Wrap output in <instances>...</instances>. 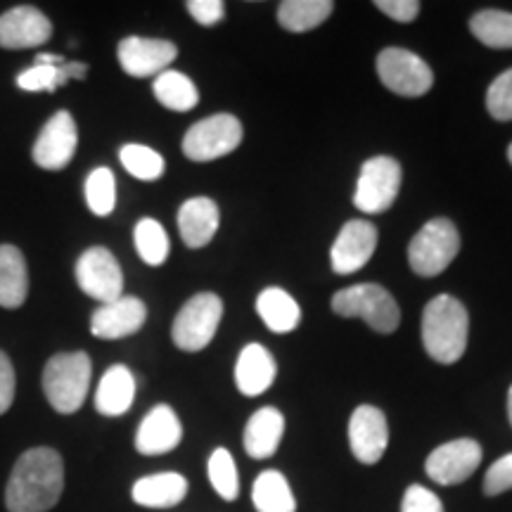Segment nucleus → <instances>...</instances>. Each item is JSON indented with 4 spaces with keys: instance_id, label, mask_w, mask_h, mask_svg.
<instances>
[{
    "instance_id": "obj_35",
    "label": "nucleus",
    "mask_w": 512,
    "mask_h": 512,
    "mask_svg": "<svg viewBox=\"0 0 512 512\" xmlns=\"http://www.w3.org/2000/svg\"><path fill=\"white\" fill-rule=\"evenodd\" d=\"M486 110L496 121H512V69L491 81L486 91Z\"/></svg>"
},
{
    "instance_id": "obj_22",
    "label": "nucleus",
    "mask_w": 512,
    "mask_h": 512,
    "mask_svg": "<svg viewBox=\"0 0 512 512\" xmlns=\"http://www.w3.org/2000/svg\"><path fill=\"white\" fill-rule=\"evenodd\" d=\"M136 399V377L126 366H112L102 375L95 389V411L105 418H119L128 413Z\"/></svg>"
},
{
    "instance_id": "obj_31",
    "label": "nucleus",
    "mask_w": 512,
    "mask_h": 512,
    "mask_svg": "<svg viewBox=\"0 0 512 512\" xmlns=\"http://www.w3.org/2000/svg\"><path fill=\"white\" fill-rule=\"evenodd\" d=\"M119 162L138 181H157L164 176V157L147 145L128 143L119 150Z\"/></svg>"
},
{
    "instance_id": "obj_3",
    "label": "nucleus",
    "mask_w": 512,
    "mask_h": 512,
    "mask_svg": "<svg viewBox=\"0 0 512 512\" xmlns=\"http://www.w3.org/2000/svg\"><path fill=\"white\" fill-rule=\"evenodd\" d=\"M93 363L86 351H69L50 358L43 368V392L53 411L72 415L79 411L91 389Z\"/></svg>"
},
{
    "instance_id": "obj_38",
    "label": "nucleus",
    "mask_w": 512,
    "mask_h": 512,
    "mask_svg": "<svg viewBox=\"0 0 512 512\" xmlns=\"http://www.w3.org/2000/svg\"><path fill=\"white\" fill-rule=\"evenodd\" d=\"M185 8H188L190 17L197 24H202V27H214V24H219L226 17V5L221 0H188Z\"/></svg>"
},
{
    "instance_id": "obj_43",
    "label": "nucleus",
    "mask_w": 512,
    "mask_h": 512,
    "mask_svg": "<svg viewBox=\"0 0 512 512\" xmlns=\"http://www.w3.org/2000/svg\"><path fill=\"white\" fill-rule=\"evenodd\" d=\"M508 418H510V425H512V387L508 392Z\"/></svg>"
},
{
    "instance_id": "obj_9",
    "label": "nucleus",
    "mask_w": 512,
    "mask_h": 512,
    "mask_svg": "<svg viewBox=\"0 0 512 512\" xmlns=\"http://www.w3.org/2000/svg\"><path fill=\"white\" fill-rule=\"evenodd\" d=\"M377 76L389 91L403 98H420L432 91L430 64L406 48H384L377 55Z\"/></svg>"
},
{
    "instance_id": "obj_27",
    "label": "nucleus",
    "mask_w": 512,
    "mask_h": 512,
    "mask_svg": "<svg viewBox=\"0 0 512 512\" xmlns=\"http://www.w3.org/2000/svg\"><path fill=\"white\" fill-rule=\"evenodd\" d=\"M335 10L332 0H283L278 5L280 27L292 34H304L320 27Z\"/></svg>"
},
{
    "instance_id": "obj_30",
    "label": "nucleus",
    "mask_w": 512,
    "mask_h": 512,
    "mask_svg": "<svg viewBox=\"0 0 512 512\" xmlns=\"http://www.w3.org/2000/svg\"><path fill=\"white\" fill-rule=\"evenodd\" d=\"M133 242H136L140 259H143L147 266H162L171 249L169 235H166L162 223L155 219H140L136 223Z\"/></svg>"
},
{
    "instance_id": "obj_28",
    "label": "nucleus",
    "mask_w": 512,
    "mask_h": 512,
    "mask_svg": "<svg viewBox=\"0 0 512 512\" xmlns=\"http://www.w3.org/2000/svg\"><path fill=\"white\" fill-rule=\"evenodd\" d=\"M152 93H155L159 105H164L171 112H190L200 102V91H197L195 83L176 69H166V72L155 76Z\"/></svg>"
},
{
    "instance_id": "obj_26",
    "label": "nucleus",
    "mask_w": 512,
    "mask_h": 512,
    "mask_svg": "<svg viewBox=\"0 0 512 512\" xmlns=\"http://www.w3.org/2000/svg\"><path fill=\"white\" fill-rule=\"evenodd\" d=\"M252 503L256 512H297L292 486L278 470H266L254 479Z\"/></svg>"
},
{
    "instance_id": "obj_7",
    "label": "nucleus",
    "mask_w": 512,
    "mask_h": 512,
    "mask_svg": "<svg viewBox=\"0 0 512 512\" xmlns=\"http://www.w3.org/2000/svg\"><path fill=\"white\" fill-rule=\"evenodd\" d=\"M242 124L233 114H214L188 128L183 138V155L190 162H214L235 152L242 143Z\"/></svg>"
},
{
    "instance_id": "obj_21",
    "label": "nucleus",
    "mask_w": 512,
    "mask_h": 512,
    "mask_svg": "<svg viewBox=\"0 0 512 512\" xmlns=\"http://www.w3.org/2000/svg\"><path fill=\"white\" fill-rule=\"evenodd\" d=\"M285 434V415L273 406L259 408L245 427V451L249 458L266 460L275 456Z\"/></svg>"
},
{
    "instance_id": "obj_15",
    "label": "nucleus",
    "mask_w": 512,
    "mask_h": 512,
    "mask_svg": "<svg viewBox=\"0 0 512 512\" xmlns=\"http://www.w3.org/2000/svg\"><path fill=\"white\" fill-rule=\"evenodd\" d=\"M389 444V427L387 418L380 408L358 406L354 413H351L349 420V446L351 453H354L358 463L363 465H375L380 463Z\"/></svg>"
},
{
    "instance_id": "obj_16",
    "label": "nucleus",
    "mask_w": 512,
    "mask_h": 512,
    "mask_svg": "<svg viewBox=\"0 0 512 512\" xmlns=\"http://www.w3.org/2000/svg\"><path fill=\"white\" fill-rule=\"evenodd\" d=\"M53 24L38 8L17 5L0 15V48L5 50H27L38 48L50 41Z\"/></svg>"
},
{
    "instance_id": "obj_2",
    "label": "nucleus",
    "mask_w": 512,
    "mask_h": 512,
    "mask_svg": "<svg viewBox=\"0 0 512 512\" xmlns=\"http://www.w3.org/2000/svg\"><path fill=\"white\" fill-rule=\"evenodd\" d=\"M422 344L437 363L451 366L463 358L470 335L465 304L451 294H439L422 311Z\"/></svg>"
},
{
    "instance_id": "obj_25",
    "label": "nucleus",
    "mask_w": 512,
    "mask_h": 512,
    "mask_svg": "<svg viewBox=\"0 0 512 512\" xmlns=\"http://www.w3.org/2000/svg\"><path fill=\"white\" fill-rule=\"evenodd\" d=\"M256 313L264 320L266 328L278 335L297 330V325L302 323V309H299L297 299L283 287H266L256 297Z\"/></svg>"
},
{
    "instance_id": "obj_42",
    "label": "nucleus",
    "mask_w": 512,
    "mask_h": 512,
    "mask_svg": "<svg viewBox=\"0 0 512 512\" xmlns=\"http://www.w3.org/2000/svg\"><path fill=\"white\" fill-rule=\"evenodd\" d=\"M64 62L67 60L57 53H38L36 55V64H50V67H57V64H64Z\"/></svg>"
},
{
    "instance_id": "obj_44",
    "label": "nucleus",
    "mask_w": 512,
    "mask_h": 512,
    "mask_svg": "<svg viewBox=\"0 0 512 512\" xmlns=\"http://www.w3.org/2000/svg\"><path fill=\"white\" fill-rule=\"evenodd\" d=\"M508 159H510V164H512V143H510V147H508Z\"/></svg>"
},
{
    "instance_id": "obj_10",
    "label": "nucleus",
    "mask_w": 512,
    "mask_h": 512,
    "mask_svg": "<svg viewBox=\"0 0 512 512\" xmlns=\"http://www.w3.org/2000/svg\"><path fill=\"white\" fill-rule=\"evenodd\" d=\"M74 273L81 292L95 302L110 304L124 297V273H121L117 256L107 247L86 249L76 261Z\"/></svg>"
},
{
    "instance_id": "obj_36",
    "label": "nucleus",
    "mask_w": 512,
    "mask_h": 512,
    "mask_svg": "<svg viewBox=\"0 0 512 512\" xmlns=\"http://www.w3.org/2000/svg\"><path fill=\"white\" fill-rule=\"evenodd\" d=\"M512 489V453L498 458L484 475V494L501 496Z\"/></svg>"
},
{
    "instance_id": "obj_33",
    "label": "nucleus",
    "mask_w": 512,
    "mask_h": 512,
    "mask_svg": "<svg viewBox=\"0 0 512 512\" xmlns=\"http://www.w3.org/2000/svg\"><path fill=\"white\" fill-rule=\"evenodd\" d=\"M209 482L214 486V491L223 501H235L240 496V477H238V465L235 458L230 456L228 448H216L209 456Z\"/></svg>"
},
{
    "instance_id": "obj_5",
    "label": "nucleus",
    "mask_w": 512,
    "mask_h": 512,
    "mask_svg": "<svg viewBox=\"0 0 512 512\" xmlns=\"http://www.w3.org/2000/svg\"><path fill=\"white\" fill-rule=\"evenodd\" d=\"M460 252V233L451 219H432L425 223L408 245V264L415 275L434 278L453 264Z\"/></svg>"
},
{
    "instance_id": "obj_12",
    "label": "nucleus",
    "mask_w": 512,
    "mask_h": 512,
    "mask_svg": "<svg viewBox=\"0 0 512 512\" xmlns=\"http://www.w3.org/2000/svg\"><path fill=\"white\" fill-rule=\"evenodd\" d=\"M482 463V446L475 439H453L434 448L427 456L425 472L432 482L456 486L475 475Z\"/></svg>"
},
{
    "instance_id": "obj_39",
    "label": "nucleus",
    "mask_w": 512,
    "mask_h": 512,
    "mask_svg": "<svg viewBox=\"0 0 512 512\" xmlns=\"http://www.w3.org/2000/svg\"><path fill=\"white\" fill-rule=\"evenodd\" d=\"M15 389H17L15 368H12L10 356L5 354V351H0V415L10 411L12 401H15Z\"/></svg>"
},
{
    "instance_id": "obj_37",
    "label": "nucleus",
    "mask_w": 512,
    "mask_h": 512,
    "mask_svg": "<svg viewBox=\"0 0 512 512\" xmlns=\"http://www.w3.org/2000/svg\"><path fill=\"white\" fill-rule=\"evenodd\" d=\"M401 512H444V503L439 501V496L434 491L425 489L420 484H413L403 494Z\"/></svg>"
},
{
    "instance_id": "obj_19",
    "label": "nucleus",
    "mask_w": 512,
    "mask_h": 512,
    "mask_svg": "<svg viewBox=\"0 0 512 512\" xmlns=\"http://www.w3.org/2000/svg\"><path fill=\"white\" fill-rule=\"evenodd\" d=\"M219 204L211 197H190L178 209V230L190 249L207 247L219 230Z\"/></svg>"
},
{
    "instance_id": "obj_14",
    "label": "nucleus",
    "mask_w": 512,
    "mask_h": 512,
    "mask_svg": "<svg viewBox=\"0 0 512 512\" xmlns=\"http://www.w3.org/2000/svg\"><path fill=\"white\" fill-rule=\"evenodd\" d=\"M377 249V228L366 219L347 221L330 249V264L337 275L361 271Z\"/></svg>"
},
{
    "instance_id": "obj_1",
    "label": "nucleus",
    "mask_w": 512,
    "mask_h": 512,
    "mask_svg": "<svg viewBox=\"0 0 512 512\" xmlns=\"http://www.w3.org/2000/svg\"><path fill=\"white\" fill-rule=\"evenodd\" d=\"M64 491V463L55 448L36 446L24 451L5 486L8 512H48Z\"/></svg>"
},
{
    "instance_id": "obj_4",
    "label": "nucleus",
    "mask_w": 512,
    "mask_h": 512,
    "mask_svg": "<svg viewBox=\"0 0 512 512\" xmlns=\"http://www.w3.org/2000/svg\"><path fill=\"white\" fill-rule=\"evenodd\" d=\"M332 311L342 318H361L380 335H392L401 323L396 299L382 285L361 283L339 290L332 297Z\"/></svg>"
},
{
    "instance_id": "obj_40",
    "label": "nucleus",
    "mask_w": 512,
    "mask_h": 512,
    "mask_svg": "<svg viewBox=\"0 0 512 512\" xmlns=\"http://www.w3.org/2000/svg\"><path fill=\"white\" fill-rule=\"evenodd\" d=\"M375 8L399 24L413 22V19L420 15L418 0H377Z\"/></svg>"
},
{
    "instance_id": "obj_32",
    "label": "nucleus",
    "mask_w": 512,
    "mask_h": 512,
    "mask_svg": "<svg viewBox=\"0 0 512 512\" xmlns=\"http://www.w3.org/2000/svg\"><path fill=\"white\" fill-rule=\"evenodd\" d=\"M86 204L95 216H110L117 207V178L112 169L98 166L86 178Z\"/></svg>"
},
{
    "instance_id": "obj_17",
    "label": "nucleus",
    "mask_w": 512,
    "mask_h": 512,
    "mask_svg": "<svg viewBox=\"0 0 512 512\" xmlns=\"http://www.w3.org/2000/svg\"><path fill=\"white\" fill-rule=\"evenodd\" d=\"M145 320V302H140L138 297H119L93 311L91 332L98 339H124L143 328Z\"/></svg>"
},
{
    "instance_id": "obj_34",
    "label": "nucleus",
    "mask_w": 512,
    "mask_h": 512,
    "mask_svg": "<svg viewBox=\"0 0 512 512\" xmlns=\"http://www.w3.org/2000/svg\"><path fill=\"white\" fill-rule=\"evenodd\" d=\"M64 64H57V67L36 64V67H31L17 76V88H22L27 93H55L57 88H62L69 81L67 72H64Z\"/></svg>"
},
{
    "instance_id": "obj_8",
    "label": "nucleus",
    "mask_w": 512,
    "mask_h": 512,
    "mask_svg": "<svg viewBox=\"0 0 512 512\" xmlns=\"http://www.w3.org/2000/svg\"><path fill=\"white\" fill-rule=\"evenodd\" d=\"M401 164L394 157H370L361 166L354 207L363 214H382L396 202L401 190Z\"/></svg>"
},
{
    "instance_id": "obj_13",
    "label": "nucleus",
    "mask_w": 512,
    "mask_h": 512,
    "mask_svg": "<svg viewBox=\"0 0 512 512\" xmlns=\"http://www.w3.org/2000/svg\"><path fill=\"white\" fill-rule=\"evenodd\" d=\"M117 57L128 76L147 79V76L166 72V67L178 57V48L176 43L164 41V38L128 36L117 46Z\"/></svg>"
},
{
    "instance_id": "obj_11",
    "label": "nucleus",
    "mask_w": 512,
    "mask_h": 512,
    "mask_svg": "<svg viewBox=\"0 0 512 512\" xmlns=\"http://www.w3.org/2000/svg\"><path fill=\"white\" fill-rule=\"evenodd\" d=\"M76 147H79L76 121L67 110H60L48 119V124L38 133L31 157H34V164L41 166V169L62 171L74 159Z\"/></svg>"
},
{
    "instance_id": "obj_41",
    "label": "nucleus",
    "mask_w": 512,
    "mask_h": 512,
    "mask_svg": "<svg viewBox=\"0 0 512 512\" xmlns=\"http://www.w3.org/2000/svg\"><path fill=\"white\" fill-rule=\"evenodd\" d=\"M64 72H67L69 79H86L88 76V64L86 62H67L64 64Z\"/></svg>"
},
{
    "instance_id": "obj_18",
    "label": "nucleus",
    "mask_w": 512,
    "mask_h": 512,
    "mask_svg": "<svg viewBox=\"0 0 512 512\" xmlns=\"http://www.w3.org/2000/svg\"><path fill=\"white\" fill-rule=\"evenodd\" d=\"M183 439V425L171 406H155L145 415L136 432V448L143 456H164Z\"/></svg>"
},
{
    "instance_id": "obj_24",
    "label": "nucleus",
    "mask_w": 512,
    "mask_h": 512,
    "mask_svg": "<svg viewBox=\"0 0 512 512\" xmlns=\"http://www.w3.org/2000/svg\"><path fill=\"white\" fill-rule=\"evenodd\" d=\"M29 271L24 254L15 245H0V306L19 309L27 302Z\"/></svg>"
},
{
    "instance_id": "obj_20",
    "label": "nucleus",
    "mask_w": 512,
    "mask_h": 512,
    "mask_svg": "<svg viewBox=\"0 0 512 512\" xmlns=\"http://www.w3.org/2000/svg\"><path fill=\"white\" fill-rule=\"evenodd\" d=\"M275 375H278V366L264 344L252 342L240 351L238 363H235V384L240 394L261 396L266 389H271Z\"/></svg>"
},
{
    "instance_id": "obj_29",
    "label": "nucleus",
    "mask_w": 512,
    "mask_h": 512,
    "mask_svg": "<svg viewBox=\"0 0 512 512\" xmlns=\"http://www.w3.org/2000/svg\"><path fill=\"white\" fill-rule=\"evenodd\" d=\"M470 31L486 48L510 50L512 48V12L505 10H479L470 19Z\"/></svg>"
},
{
    "instance_id": "obj_6",
    "label": "nucleus",
    "mask_w": 512,
    "mask_h": 512,
    "mask_svg": "<svg viewBox=\"0 0 512 512\" xmlns=\"http://www.w3.org/2000/svg\"><path fill=\"white\" fill-rule=\"evenodd\" d=\"M223 318V302L219 294L200 292L183 304L178 311L171 328V339L181 351L195 354L209 347L211 339L216 337L219 323Z\"/></svg>"
},
{
    "instance_id": "obj_23",
    "label": "nucleus",
    "mask_w": 512,
    "mask_h": 512,
    "mask_svg": "<svg viewBox=\"0 0 512 512\" xmlns=\"http://www.w3.org/2000/svg\"><path fill=\"white\" fill-rule=\"evenodd\" d=\"M131 496L143 508H174L188 496V479L178 472H159V475L138 479Z\"/></svg>"
}]
</instances>
